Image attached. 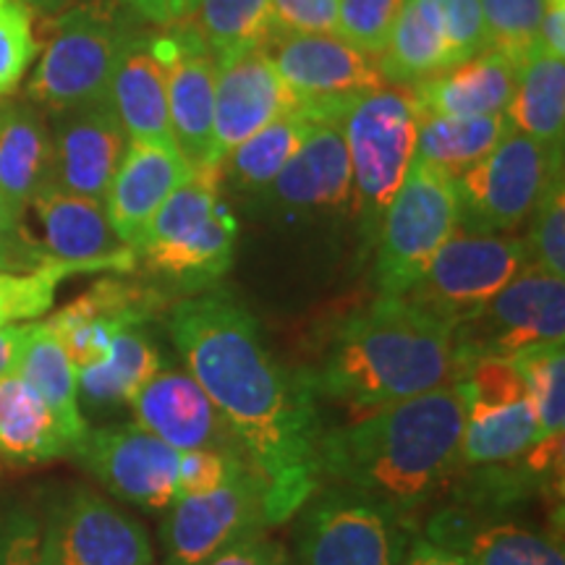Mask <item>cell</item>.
Instances as JSON below:
<instances>
[{
	"label": "cell",
	"mask_w": 565,
	"mask_h": 565,
	"mask_svg": "<svg viewBox=\"0 0 565 565\" xmlns=\"http://www.w3.org/2000/svg\"><path fill=\"white\" fill-rule=\"evenodd\" d=\"M45 263L26 246H0V270H32L34 265Z\"/></svg>",
	"instance_id": "53"
},
{
	"label": "cell",
	"mask_w": 565,
	"mask_h": 565,
	"mask_svg": "<svg viewBox=\"0 0 565 565\" xmlns=\"http://www.w3.org/2000/svg\"><path fill=\"white\" fill-rule=\"evenodd\" d=\"M129 406L134 424L171 445L179 454H189V450L244 454L228 422L189 372L160 370L134 395Z\"/></svg>",
	"instance_id": "20"
},
{
	"label": "cell",
	"mask_w": 565,
	"mask_h": 565,
	"mask_svg": "<svg viewBox=\"0 0 565 565\" xmlns=\"http://www.w3.org/2000/svg\"><path fill=\"white\" fill-rule=\"evenodd\" d=\"M534 51L565 58V3H545Z\"/></svg>",
	"instance_id": "50"
},
{
	"label": "cell",
	"mask_w": 565,
	"mask_h": 565,
	"mask_svg": "<svg viewBox=\"0 0 565 565\" xmlns=\"http://www.w3.org/2000/svg\"><path fill=\"white\" fill-rule=\"evenodd\" d=\"M192 17L215 66L265 47L275 34L270 0H196Z\"/></svg>",
	"instance_id": "37"
},
{
	"label": "cell",
	"mask_w": 565,
	"mask_h": 565,
	"mask_svg": "<svg viewBox=\"0 0 565 565\" xmlns=\"http://www.w3.org/2000/svg\"><path fill=\"white\" fill-rule=\"evenodd\" d=\"M503 116L513 131L563 150L565 58L532 51L519 71L515 92Z\"/></svg>",
	"instance_id": "33"
},
{
	"label": "cell",
	"mask_w": 565,
	"mask_h": 565,
	"mask_svg": "<svg viewBox=\"0 0 565 565\" xmlns=\"http://www.w3.org/2000/svg\"><path fill=\"white\" fill-rule=\"evenodd\" d=\"M401 565H463L454 553L433 545L429 540H424L422 534H416L408 545L404 561Z\"/></svg>",
	"instance_id": "52"
},
{
	"label": "cell",
	"mask_w": 565,
	"mask_h": 565,
	"mask_svg": "<svg viewBox=\"0 0 565 565\" xmlns=\"http://www.w3.org/2000/svg\"><path fill=\"white\" fill-rule=\"evenodd\" d=\"M301 105L303 100L278 74L265 47L217 66L215 121H212L215 160L225 162L246 139Z\"/></svg>",
	"instance_id": "19"
},
{
	"label": "cell",
	"mask_w": 565,
	"mask_h": 565,
	"mask_svg": "<svg viewBox=\"0 0 565 565\" xmlns=\"http://www.w3.org/2000/svg\"><path fill=\"white\" fill-rule=\"evenodd\" d=\"M282 215H328L351 204L353 175L343 121H322L263 194Z\"/></svg>",
	"instance_id": "23"
},
{
	"label": "cell",
	"mask_w": 565,
	"mask_h": 565,
	"mask_svg": "<svg viewBox=\"0 0 565 565\" xmlns=\"http://www.w3.org/2000/svg\"><path fill=\"white\" fill-rule=\"evenodd\" d=\"M445 40L454 47L456 66L490 47L479 0H433Z\"/></svg>",
	"instance_id": "45"
},
{
	"label": "cell",
	"mask_w": 565,
	"mask_h": 565,
	"mask_svg": "<svg viewBox=\"0 0 565 565\" xmlns=\"http://www.w3.org/2000/svg\"><path fill=\"white\" fill-rule=\"evenodd\" d=\"M154 51L166 66L168 113L175 145L189 166L200 168L215 160L212 121H215L217 66L194 24L168 26L154 34ZM223 166V162H221Z\"/></svg>",
	"instance_id": "16"
},
{
	"label": "cell",
	"mask_w": 565,
	"mask_h": 565,
	"mask_svg": "<svg viewBox=\"0 0 565 565\" xmlns=\"http://www.w3.org/2000/svg\"><path fill=\"white\" fill-rule=\"evenodd\" d=\"M139 257L110 263H63L45 259L32 270H0V330L32 322L53 309L55 291L71 275L79 273H134Z\"/></svg>",
	"instance_id": "36"
},
{
	"label": "cell",
	"mask_w": 565,
	"mask_h": 565,
	"mask_svg": "<svg viewBox=\"0 0 565 565\" xmlns=\"http://www.w3.org/2000/svg\"><path fill=\"white\" fill-rule=\"evenodd\" d=\"M561 171L563 150L508 126L492 152L456 179L458 225L477 233H513Z\"/></svg>",
	"instance_id": "7"
},
{
	"label": "cell",
	"mask_w": 565,
	"mask_h": 565,
	"mask_svg": "<svg viewBox=\"0 0 565 565\" xmlns=\"http://www.w3.org/2000/svg\"><path fill=\"white\" fill-rule=\"evenodd\" d=\"M565 341V278L524 265L479 312L454 330L456 377L471 362Z\"/></svg>",
	"instance_id": "10"
},
{
	"label": "cell",
	"mask_w": 565,
	"mask_h": 565,
	"mask_svg": "<svg viewBox=\"0 0 565 565\" xmlns=\"http://www.w3.org/2000/svg\"><path fill=\"white\" fill-rule=\"evenodd\" d=\"M192 171L194 168L181 150L150 145V141H129L103 200L110 228L129 249H139L154 212Z\"/></svg>",
	"instance_id": "24"
},
{
	"label": "cell",
	"mask_w": 565,
	"mask_h": 565,
	"mask_svg": "<svg viewBox=\"0 0 565 565\" xmlns=\"http://www.w3.org/2000/svg\"><path fill=\"white\" fill-rule=\"evenodd\" d=\"M422 532L463 565H565L561 536L521 524L511 513L440 503L427 513Z\"/></svg>",
	"instance_id": "15"
},
{
	"label": "cell",
	"mask_w": 565,
	"mask_h": 565,
	"mask_svg": "<svg viewBox=\"0 0 565 565\" xmlns=\"http://www.w3.org/2000/svg\"><path fill=\"white\" fill-rule=\"evenodd\" d=\"M121 6V3H116ZM113 0H82L55 17L47 45L26 82V100L45 116H63L110 100V84L139 19Z\"/></svg>",
	"instance_id": "4"
},
{
	"label": "cell",
	"mask_w": 565,
	"mask_h": 565,
	"mask_svg": "<svg viewBox=\"0 0 565 565\" xmlns=\"http://www.w3.org/2000/svg\"><path fill=\"white\" fill-rule=\"evenodd\" d=\"M404 6L406 0H338V38L380 58Z\"/></svg>",
	"instance_id": "43"
},
{
	"label": "cell",
	"mask_w": 565,
	"mask_h": 565,
	"mask_svg": "<svg viewBox=\"0 0 565 565\" xmlns=\"http://www.w3.org/2000/svg\"><path fill=\"white\" fill-rule=\"evenodd\" d=\"M53 129V173L47 186L105 200L129 137L113 103L63 113Z\"/></svg>",
	"instance_id": "22"
},
{
	"label": "cell",
	"mask_w": 565,
	"mask_h": 565,
	"mask_svg": "<svg viewBox=\"0 0 565 565\" xmlns=\"http://www.w3.org/2000/svg\"><path fill=\"white\" fill-rule=\"evenodd\" d=\"M189 3V11H194V6H196V0H186Z\"/></svg>",
	"instance_id": "56"
},
{
	"label": "cell",
	"mask_w": 565,
	"mask_h": 565,
	"mask_svg": "<svg viewBox=\"0 0 565 565\" xmlns=\"http://www.w3.org/2000/svg\"><path fill=\"white\" fill-rule=\"evenodd\" d=\"M265 51L303 103L356 100L387 87L377 58L338 34H282L267 40Z\"/></svg>",
	"instance_id": "18"
},
{
	"label": "cell",
	"mask_w": 565,
	"mask_h": 565,
	"mask_svg": "<svg viewBox=\"0 0 565 565\" xmlns=\"http://www.w3.org/2000/svg\"><path fill=\"white\" fill-rule=\"evenodd\" d=\"M536 412V440L565 435V341L536 343L511 353Z\"/></svg>",
	"instance_id": "38"
},
{
	"label": "cell",
	"mask_w": 565,
	"mask_h": 565,
	"mask_svg": "<svg viewBox=\"0 0 565 565\" xmlns=\"http://www.w3.org/2000/svg\"><path fill=\"white\" fill-rule=\"evenodd\" d=\"M34 330L32 324H11V328L0 330V377L17 372L21 362V353H24L26 343H30Z\"/></svg>",
	"instance_id": "51"
},
{
	"label": "cell",
	"mask_w": 565,
	"mask_h": 565,
	"mask_svg": "<svg viewBox=\"0 0 565 565\" xmlns=\"http://www.w3.org/2000/svg\"><path fill=\"white\" fill-rule=\"evenodd\" d=\"M204 565H286V553L265 534V529H257L221 550Z\"/></svg>",
	"instance_id": "48"
},
{
	"label": "cell",
	"mask_w": 565,
	"mask_h": 565,
	"mask_svg": "<svg viewBox=\"0 0 565 565\" xmlns=\"http://www.w3.org/2000/svg\"><path fill=\"white\" fill-rule=\"evenodd\" d=\"M524 265V238L513 233H477L458 225L404 299L456 330L508 286Z\"/></svg>",
	"instance_id": "8"
},
{
	"label": "cell",
	"mask_w": 565,
	"mask_h": 565,
	"mask_svg": "<svg viewBox=\"0 0 565 565\" xmlns=\"http://www.w3.org/2000/svg\"><path fill=\"white\" fill-rule=\"evenodd\" d=\"M387 84H419L440 71L456 66L454 47L445 40L433 0H406L395 21L391 40L377 58Z\"/></svg>",
	"instance_id": "31"
},
{
	"label": "cell",
	"mask_w": 565,
	"mask_h": 565,
	"mask_svg": "<svg viewBox=\"0 0 565 565\" xmlns=\"http://www.w3.org/2000/svg\"><path fill=\"white\" fill-rule=\"evenodd\" d=\"M68 456L113 498L147 513H166L179 500L181 454L139 424L87 429Z\"/></svg>",
	"instance_id": "12"
},
{
	"label": "cell",
	"mask_w": 565,
	"mask_h": 565,
	"mask_svg": "<svg viewBox=\"0 0 565 565\" xmlns=\"http://www.w3.org/2000/svg\"><path fill=\"white\" fill-rule=\"evenodd\" d=\"M131 17L154 26H173L192 17L186 0H118Z\"/></svg>",
	"instance_id": "49"
},
{
	"label": "cell",
	"mask_w": 565,
	"mask_h": 565,
	"mask_svg": "<svg viewBox=\"0 0 565 565\" xmlns=\"http://www.w3.org/2000/svg\"><path fill=\"white\" fill-rule=\"evenodd\" d=\"M223 175L225 171L221 162H207V166L194 168L192 175H189V179L162 202V207L154 212L139 249L147 244L175 242V238L200 228V225L212 215V210L217 207V202H221Z\"/></svg>",
	"instance_id": "39"
},
{
	"label": "cell",
	"mask_w": 565,
	"mask_h": 565,
	"mask_svg": "<svg viewBox=\"0 0 565 565\" xmlns=\"http://www.w3.org/2000/svg\"><path fill=\"white\" fill-rule=\"evenodd\" d=\"M282 34H338V0H270Z\"/></svg>",
	"instance_id": "47"
},
{
	"label": "cell",
	"mask_w": 565,
	"mask_h": 565,
	"mask_svg": "<svg viewBox=\"0 0 565 565\" xmlns=\"http://www.w3.org/2000/svg\"><path fill=\"white\" fill-rule=\"evenodd\" d=\"M299 513V565H401L419 534L387 508L333 484L317 487Z\"/></svg>",
	"instance_id": "9"
},
{
	"label": "cell",
	"mask_w": 565,
	"mask_h": 565,
	"mask_svg": "<svg viewBox=\"0 0 565 565\" xmlns=\"http://www.w3.org/2000/svg\"><path fill=\"white\" fill-rule=\"evenodd\" d=\"M110 103L129 141H150L179 150L168 113L166 66L154 51L152 32L139 30L124 47L113 74Z\"/></svg>",
	"instance_id": "25"
},
{
	"label": "cell",
	"mask_w": 565,
	"mask_h": 565,
	"mask_svg": "<svg viewBox=\"0 0 565 565\" xmlns=\"http://www.w3.org/2000/svg\"><path fill=\"white\" fill-rule=\"evenodd\" d=\"M252 469L244 454L228 450H189L179 461V498L186 494H204L228 484L231 479Z\"/></svg>",
	"instance_id": "44"
},
{
	"label": "cell",
	"mask_w": 565,
	"mask_h": 565,
	"mask_svg": "<svg viewBox=\"0 0 565 565\" xmlns=\"http://www.w3.org/2000/svg\"><path fill=\"white\" fill-rule=\"evenodd\" d=\"M456 228V179L414 158L374 242V280L380 296H404Z\"/></svg>",
	"instance_id": "6"
},
{
	"label": "cell",
	"mask_w": 565,
	"mask_h": 565,
	"mask_svg": "<svg viewBox=\"0 0 565 565\" xmlns=\"http://www.w3.org/2000/svg\"><path fill=\"white\" fill-rule=\"evenodd\" d=\"M461 437L463 398L456 383L395 401L345 427L322 429L320 487L362 494L416 529L461 471Z\"/></svg>",
	"instance_id": "2"
},
{
	"label": "cell",
	"mask_w": 565,
	"mask_h": 565,
	"mask_svg": "<svg viewBox=\"0 0 565 565\" xmlns=\"http://www.w3.org/2000/svg\"><path fill=\"white\" fill-rule=\"evenodd\" d=\"M160 307L162 294L158 288L105 278L68 301L45 324L58 338L71 364L84 370L100 362L113 338L124 330L141 328L160 312Z\"/></svg>",
	"instance_id": "21"
},
{
	"label": "cell",
	"mask_w": 565,
	"mask_h": 565,
	"mask_svg": "<svg viewBox=\"0 0 565 565\" xmlns=\"http://www.w3.org/2000/svg\"><path fill=\"white\" fill-rule=\"evenodd\" d=\"M359 100V97H356ZM356 100H315L303 103L278 121L265 126L263 131L246 139L242 147H236L223 162V171L228 173L233 186L246 194H263L275 181L286 162L299 152V147L307 141L322 121H343L345 113Z\"/></svg>",
	"instance_id": "27"
},
{
	"label": "cell",
	"mask_w": 565,
	"mask_h": 565,
	"mask_svg": "<svg viewBox=\"0 0 565 565\" xmlns=\"http://www.w3.org/2000/svg\"><path fill=\"white\" fill-rule=\"evenodd\" d=\"M505 131L508 121L503 113H494V116H422L414 158L458 179L487 152H492V147L503 139Z\"/></svg>",
	"instance_id": "35"
},
{
	"label": "cell",
	"mask_w": 565,
	"mask_h": 565,
	"mask_svg": "<svg viewBox=\"0 0 565 565\" xmlns=\"http://www.w3.org/2000/svg\"><path fill=\"white\" fill-rule=\"evenodd\" d=\"M265 526V484L257 471L246 469L217 490L175 500L160 524V545L168 565H204Z\"/></svg>",
	"instance_id": "14"
},
{
	"label": "cell",
	"mask_w": 565,
	"mask_h": 565,
	"mask_svg": "<svg viewBox=\"0 0 565 565\" xmlns=\"http://www.w3.org/2000/svg\"><path fill=\"white\" fill-rule=\"evenodd\" d=\"M40 526L47 565L154 563V547L147 529L87 487L68 490L51 503Z\"/></svg>",
	"instance_id": "13"
},
{
	"label": "cell",
	"mask_w": 565,
	"mask_h": 565,
	"mask_svg": "<svg viewBox=\"0 0 565 565\" xmlns=\"http://www.w3.org/2000/svg\"><path fill=\"white\" fill-rule=\"evenodd\" d=\"M238 236V221L228 204L217 202L212 215L200 228L175 242L147 244L137 252L150 275L171 280L186 291H200L217 282L233 263V246Z\"/></svg>",
	"instance_id": "29"
},
{
	"label": "cell",
	"mask_w": 565,
	"mask_h": 565,
	"mask_svg": "<svg viewBox=\"0 0 565 565\" xmlns=\"http://www.w3.org/2000/svg\"><path fill=\"white\" fill-rule=\"evenodd\" d=\"M19 238L40 259L110 263L137 257V252L129 249L110 228L103 200L61 192L55 186L40 189L26 204L19 223Z\"/></svg>",
	"instance_id": "17"
},
{
	"label": "cell",
	"mask_w": 565,
	"mask_h": 565,
	"mask_svg": "<svg viewBox=\"0 0 565 565\" xmlns=\"http://www.w3.org/2000/svg\"><path fill=\"white\" fill-rule=\"evenodd\" d=\"M13 374L26 380L34 387V393L45 401V406L51 408L55 422H58L63 437L74 448L89 429L79 404L76 366L71 364L58 338L51 333L45 322H34L30 343L21 353V362Z\"/></svg>",
	"instance_id": "34"
},
{
	"label": "cell",
	"mask_w": 565,
	"mask_h": 565,
	"mask_svg": "<svg viewBox=\"0 0 565 565\" xmlns=\"http://www.w3.org/2000/svg\"><path fill=\"white\" fill-rule=\"evenodd\" d=\"M40 55L34 11L21 0H0V97H11Z\"/></svg>",
	"instance_id": "42"
},
{
	"label": "cell",
	"mask_w": 565,
	"mask_h": 565,
	"mask_svg": "<svg viewBox=\"0 0 565 565\" xmlns=\"http://www.w3.org/2000/svg\"><path fill=\"white\" fill-rule=\"evenodd\" d=\"M19 215L0 196V246H24L19 238ZM34 254V252H32Z\"/></svg>",
	"instance_id": "54"
},
{
	"label": "cell",
	"mask_w": 565,
	"mask_h": 565,
	"mask_svg": "<svg viewBox=\"0 0 565 565\" xmlns=\"http://www.w3.org/2000/svg\"><path fill=\"white\" fill-rule=\"evenodd\" d=\"M307 377L317 398L370 414L454 383V330L404 296H377L345 317Z\"/></svg>",
	"instance_id": "3"
},
{
	"label": "cell",
	"mask_w": 565,
	"mask_h": 565,
	"mask_svg": "<svg viewBox=\"0 0 565 565\" xmlns=\"http://www.w3.org/2000/svg\"><path fill=\"white\" fill-rule=\"evenodd\" d=\"M166 362L152 338L139 328L113 338L100 362L76 370L79 404L89 412L108 414L131 404V398L158 374Z\"/></svg>",
	"instance_id": "30"
},
{
	"label": "cell",
	"mask_w": 565,
	"mask_h": 565,
	"mask_svg": "<svg viewBox=\"0 0 565 565\" xmlns=\"http://www.w3.org/2000/svg\"><path fill=\"white\" fill-rule=\"evenodd\" d=\"M53 131L30 100L0 97V196L24 215L32 196L51 183Z\"/></svg>",
	"instance_id": "28"
},
{
	"label": "cell",
	"mask_w": 565,
	"mask_h": 565,
	"mask_svg": "<svg viewBox=\"0 0 565 565\" xmlns=\"http://www.w3.org/2000/svg\"><path fill=\"white\" fill-rule=\"evenodd\" d=\"M490 47L524 66L540 34L545 0H479Z\"/></svg>",
	"instance_id": "40"
},
{
	"label": "cell",
	"mask_w": 565,
	"mask_h": 565,
	"mask_svg": "<svg viewBox=\"0 0 565 565\" xmlns=\"http://www.w3.org/2000/svg\"><path fill=\"white\" fill-rule=\"evenodd\" d=\"M71 445L34 387L19 374L0 377V458L42 463L68 456Z\"/></svg>",
	"instance_id": "32"
},
{
	"label": "cell",
	"mask_w": 565,
	"mask_h": 565,
	"mask_svg": "<svg viewBox=\"0 0 565 565\" xmlns=\"http://www.w3.org/2000/svg\"><path fill=\"white\" fill-rule=\"evenodd\" d=\"M0 565H47L40 519L26 508L0 511Z\"/></svg>",
	"instance_id": "46"
},
{
	"label": "cell",
	"mask_w": 565,
	"mask_h": 565,
	"mask_svg": "<svg viewBox=\"0 0 565 565\" xmlns=\"http://www.w3.org/2000/svg\"><path fill=\"white\" fill-rule=\"evenodd\" d=\"M519 63L494 47L414 84L419 116H494L511 103Z\"/></svg>",
	"instance_id": "26"
},
{
	"label": "cell",
	"mask_w": 565,
	"mask_h": 565,
	"mask_svg": "<svg viewBox=\"0 0 565 565\" xmlns=\"http://www.w3.org/2000/svg\"><path fill=\"white\" fill-rule=\"evenodd\" d=\"M419 108L408 87H383L359 97L343 118L351 158L353 215L366 246H374L385 210L398 194L416 154Z\"/></svg>",
	"instance_id": "5"
},
{
	"label": "cell",
	"mask_w": 565,
	"mask_h": 565,
	"mask_svg": "<svg viewBox=\"0 0 565 565\" xmlns=\"http://www.w3.org/2000/svg\"><path fill=\"white\" fill-rule=\"evenodd\" d=\"M463 398L461 469L508 463L536 443V412L511 359H479L454 380Z\"/></svg>",
	"instance_id": "11"
},
{
	"label": "cell",
	"mask_w": 565,
	"mask_h": 565,
	"mask_svg": "<svg viewBox=\"0 0 565 565\" xmlns=\"http://www.w3.org/2000/svg\"><path fill=\"white\" fill-rule=\"evenodd\" d=\"M529 236L524 238L526 263L550 275L565 278V189L563 171L547 183L540 202L529 215Z\"/></svg>",
	"instance_id": "41"
},
{
	"label": "cell",
	"mask_w": 565,
	"mask_h": 565,
	"mask_svg": "<svg viewBox=\"0 0 565 565\" xmlns=\"http://www.w3.org/2000/svg\"><path fill=\"white\" fill-rule=\"evenodd\" d=\"M24 6H30L32 11L42 13V17H58V13L68 11L71 6L82 3V0H21Z\"/></svg>",
	"instance_id": "55"
},
{
	"label": "cell",
	"mask_w": 565,
	"mask_h": 565,
	"mask_svg": "<svg viewBox=\"0 0 565 565\" xmlns=\"http://www.w3.org/2000/svg\"><path fill=\"white\" fill-rule=\"evenodd\" d=\"M168 330L186 372L210 395L263 479L267 524L288 521L320 487L322 424L309 377L275 359L254 315L228 296L179 301Z\"/></svg>",
	"instance_id": "1"
}]
</instances>
